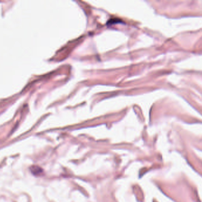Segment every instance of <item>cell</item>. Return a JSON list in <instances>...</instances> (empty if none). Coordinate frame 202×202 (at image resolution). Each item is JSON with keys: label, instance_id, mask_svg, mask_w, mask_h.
<instances>
[{"label": "cell", "instance_id": "6da1fadb", "mask_svg": "<svg viewBox=\"0 0 202 202\" xmlns=\"http://www.w3.org/2000/svg\"><path fill=\"white\" fill-rule=\"evenodd\" d=\"M31 172L34 175H38L42 172V170L38 166H33L30 168Z\"/></svg>", "mask_w": 202, "mask_h": 202}]
</instances>
